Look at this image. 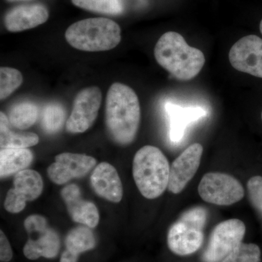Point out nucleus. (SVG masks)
<instances>
[{
	"mask_svg": "<svg viewBox=\"0 0 262 262\" xmlns=\"http://www.w3.org/2000/svg\"><path fill=\"white\" fill-rule=\"evenodd\" d=\"M141 120L139 98L130 87L115 82L106 95V124L112 138L121 145L135 139Z\"/></svg>",
	"mask_w": 262,
	"mask_h": 262,
	"instance_id": "obj_1",
	"label": "nucleus"
},
{
	"mask_svg": "<svg viewBox=\"0 0 262 262\" xmlns=\"http://www.w3.org/2000/svg\"><path fill=\"white\" fill-rule=\"evenodd\" d=\"M157 62L170 75L180 81H189L196 77L206 63L204 53L189 46L182 34L165 33L155 45Z\"/></svg>",
	"mask_w": 262,
	"mask_h": 262,
	"instance_id": "obj_2",
	"label": "nucleus"
},
{
	"mask_svg": "<svg viewBox=\"0 0 262 262\" xmlns=\"http://www.w3.org/2000/svg\"><path fill=\"white\" fill-rule=\"evenodd\" d=\"M170 165L163 151L154 146H144L134 156L133 175L141 194L155 199L168 186Z\"/></svg>",
	"mask_w": 262,
	"mask_h": 262,
	"instance_id": "obj_3",
	"label": "nucleus"
},
{
	"mask_svg": "<svg viewBox=\"0 0 262 262\" xmlns=\"http://www.w3.org/2000/svg\"><path fill=\"white\" fill-rule=\"evenodd\" d=\"M65 37L67 42L76 49L106 51L118 46L121 41V29L111 19H84L72 24L66 31Z\"/></svg>",
	"mask_w": 262,
	"mask_h": 262,
	"instance_id": "obj_4",
	"label": "nucleus"
},
{
	"mask_svg": "<svg viewBox=\"0 0 262 262\" xmlns=\"http://www.w3.org/2000/svg\"><path fill=\"white\" fill-rule=\"evenodd\" d=\"M207 219L208 212L203 207H194L184 212L169 229L168 245L170 251L179 256L196 252L203 244Z\"/></svg>",
	"mask_w": 262,
	"mask_h": 262,
	"instance_id": "obj_5",
	"label": "nucleus"
},
{
	"mask_svg": "<svg viewBox=\"0 0 262 262\" xmlns=\"http://www.w3.org/2000/svg\"><path fill=\"white\" fill-rule=\"evenodd\" d=\"M198 193L203 201L216 206H230L245 195L244 187L237 179L220 172L206 173L198 186Z\"/></svg>",
	"mask_w": 262,
	"mask_h": 262,
	"instance_id": "obj_6",
	"label": "nucleus"
},
{
	"mask_svg": "<svg viewBox=\"0 0 262 262\" xmlns=\"http://www.w3.org/2000/svg\"><path fill=\"white\" fill-rule=\"evenodd\" d=\"M246 225L237 219L224 221L212 232L209 243L203 255V261L217 262L224 258L242 243Z\"/></svg>",
	"mask_w": 262,
	"mask_h": 262,
	"instance_id": "obj_7",
	"label": "nucleus"
},
{
	"mask_svg": "<svg viewBox=\"0 0 262 262\" xmlns=\"http://www.w3.org/2000/svg\"><path fill=\"white\" fill-rule=\"evenodd\" d=\"M101 91L99 88H86L77 94L73 110L67 122V130L71 134H81L94 124L101 106Z\"/></svg>",
	"mask_w": 262,
	"mask_h": 262,
	"instance_id": "obj_8",
	"label": "nucleus"
},
{
	"mask_svg": "<svg viewBox=\"0 0 262 262\" xmlns=\"http://www.w3.org/2000/svg\"><path fill=\"white\" fill-rule=\"evenodd\" d=\"M230 64L236 70L262 78V39L250 34L239 39L229 53Z\"/></svg>",
	"mask_w": 262,
	"mask_h": 262,
	"instance_id": "obj_9",
	"label": "nucleus"
},
{
	"mask_svg": "<svg viewBox=\"0 0 262 262\" xmlns=\"http://www.w3.org/2000/svg\"><path fill=\"white\" fill-rule=\"evenodd\" d=\"M203 148L199 143L188 146L179 155L170 169L168 190L173 194L182 192L192 180L201 165Z\"/></svg>",
	"mask_w": 262,
	"mask_h": 262,
	"instance_id": "obj_10",
	"label": "nucleus"
},
{
	"mask_svg": "<svg viewBox=\"0 0 262 262\" xmlns=\"http://www.w3.org/2000/svg\"><path fill=\"white\" fill-rule=\"evenodd\" d=\"M96 164L93 157L75 153L57 155L55 163L48 168V177L57 184H65L71 179L84 177Z\"/></svg>",
	"mask_w": 262,
	"mask_h": 262,
	"instance_id": "obj_11",
	"label": "nucleus"
},
{
	"mask_svg": "<svg viewBox=\"0 0 262 262\" xmlns=\"http://www.w3.org/2000/svg\"><path fill=\"white\" fill-rule=\"evenodd\" d=\"M61 194L72 220L90 228L98 225L99 213L97 208L91 202L82 199L80 188L76 184L67 186L62 189Z\"/></svg>",
	"mask_w": 262,
	"mask_h": 262,
	"instance_id": "obj_12",
	"label": "nucleus"
},
{
	"mask_svg": "<svg viewBox=\"0 0 262 262\" xmlns=\"http://www.w3.org/2000/svg\"><path fill=\"white\" fill-rule=\"evenodd\" d=\"M91 182L98 196L113 203L121 201L123 195L121 180L111 164L101 163L98 165L91 175Z\"/></svg>",
	"mask_w": 262,
	"mask_h": 262,
	"instance_id": "obj_13",
	"label": "nucleus"
},
{
	"mask_svg": "<svg viewBox=\"0 0 262 262\" xmlns=\"http://www.w3.org/2000/svg\"><path fill=\"white\" fill-rule=\"evenodd\" d=\"M48 17V10L44 5H21L7 13L5 26L9 32H22L44 24L47 21Z\"/></svg>",
	"mask_w": 262,
	"mask_h": 262,
	"instance_id": "obj_14",
	"label": "nucleus"
},
{
	"mask_svg": "<svg viewBox=\"0 0 262 262\" xmlns=\"http://www.w3.org/2000/svg\"><path fill=\"white\" fill-rule=\"evenodd\" d=\"M170 120V136L173 142L182 140L188 125L206 115L201 107H182L175 103L165 105Z\"/></svg>",
	"mask_w": 262,
	"mask_h": 262,
	"instance_id": "obj_15",
	"label": "nucleus"
},
{
	"mask_svg": "<svg viewBox=\"0 0 262 262\" xmlns=\"http://www.w3.org/2000/svg\"><path fill=\"white\" fill-rule=\"evenodd\" d=\"M60 250V239L53 229L48 228L39 233L37 239H29L24 248V256L28 259L37 260L40 257H56Z\"/></svg>",
	"mask_w": 262,
	"mask_h": 262,
	"instance_id": "obj_16",
	"label": "nucleus"
},
{
	"mask_svg": "<svg viewBox=\"0 0 262 262\" xmlns=\"http://www.w3.org/2000/svg\"><path fill=\"white\" fill-rule=\"evenodd\" d=\"M33 155L25 148H8L0 151V177H9L24 170L32 163Z\"/></svg>",
	"mask_w": 262,
	"mask_h": 262,
	"instance_id": "obj_17",
	"label": "nucleus"
},
{
	"mask_svg": "<svg viewBox=\"0 0 262 262\" xmlns=\"http://www.w3.org/2000/svg\"><path fill=\"white\" fill-rule=\"evenodd\" d=\"M10 122L5 113H0V145L2 149L25 148L39 143V136L34 133H16L10 129Z\"/></svg>",
	"mask_w": 262,
	"mask_h": 262,
	"instance_id": "obj_18",
	"label": "nucleus"
},
{
	"mask_svg": "<svg viewBox=\"0 0 262 262\" xmlns=\"http://www.w3.org/2000/svg\"><path fill=\"white\" fill-rule=\"evenodd\" d=\"M13 185L27 201L37 199L43 190L42 177L35 170L29 169H24L15 174Z\"/></svg>",
	"mask_w": 262,
	"mask_h": 262,
	"instance_id": "obj_19",
	"label": "nucleus"
},
{
	"mask_svg": "<svg viewBox=\"0 0 262 262\" xmlns=\"http://www.w3.org/2000/svg\"><path fill=\"white\" fill-rule=\"evenodd\" d=\"M65 245L67 250L79 256L80 253L94 248L96 238L89 227H77L72 229L67 234Z\"/></svg>",
	"mask_w": 262,
	"mask_h": 262,
	"instance_id": "obj_20",
	"label": "nucleus"
},
{
	"mask_svg": "<svg viewBox=\"0 0 262 262\" xmlns=\"http://www.w3.org/2000/svg\"><path fill=\"white\" fill-rule=\"evenodd\" d=\"M39 110L34 103L22 102L18 103L10 111V124L16 128L24 130L32 126L37 122Z\"/></svg>",
	"mask_w": 262,
	"mask_h": 262,
	"instance_id": "obj_21",
	"label": "nucleus"
},
{
	"mask_svg": "<svg viewBox=\"0 0 262 262\" xmlns=\"http://www.w3.org/2000/svg\"><path fill=\"white\" fill-rule=\"evenodd\" d=\"M72 3L82 9L104 14L118 15L123 10L121 0H72Z\"/></svg>",
	"mask_w": 262,
	"mask_h": 262,
	"instance_id": "obj_22",
	"label": "nucleus"
},
{
	"mask_svg": "<svg viewBox=\"0 0 262 262\" xmlns=\"http://www.w3.org/2000/svg\"><path fill=\"white\" fill-rule=\"evenodd\" d=\"M23 76L16 69L1 67L0 69V99H5L21 85Z\"/></svg>",
	"mask_w": 262,
	"mask_h": 262,
	"instance_id": "obj_23",
	"label": "nucleus"
},
{
	"mask_svg": "<svg viewBox=\"0 0 262 262\" xmlns=\"http://www.w3.org/2000/svg\"><path fill=\"white\" fill-rule=\"evenodd\" d=\"M64 120V110L58 103H50L43 110V128L49 134L59 130L63 126Z\"/></svg>",
	"mask_w": 262,
	"mask_h": 262,
	"instance_id": "obj_24",
	"label": "nucleus"
},
{
	"mask_svg": "<svg viewBox=\"0 0 262 262\" xmlns=\"http://www.w3.org/2000/svg\"><path fill=\"white\" fill-rule=\"evenodd\" d=\"M260 258L261 251L257 245L241 243L222 262H259Z\"/></svg>",
	"mask_w": 262,
	"mask_h": 262,
	"instance_id": "obj_25",
	"label": "nucleus"
},
{
	"mask_svg": "<svg viewBox=\"0 0 262 262\" xmlns=\"http://www.w3.org/2000/svg\"><path fill=\"white\" fill-rule=\"evenodd\" d=\"M247 188L251 204L262 215V177H251L248 180Z\"/></svg>",
	"mask_w": 262,
	"mask_h": 262,
	"instance_id": "obj_26",
	"label": "nucleus"
},
{
	"mask_svg": "<svg viewBox=\"0 0 262 262\" xmlns=\"http://www.w3.org/2000/svg\"><path fill=\"white\" fill-rule=\"evenodd\" d=\"M27 199L15 188L10 189L5 201V208L8 212L17 213L23 211L27 204Z\"/></svg>",
	"mask_w": 262,
	"mask_h": 262,
	"instance_id": "obj_27",
	"label": "nucleus"
},
{
	"mask_svg": "<svg viewBox=\"0 0 262 262\" xmlns=\"http://www.w3.org/2000/svg\"><path fill=\"white\" fill-rule=\"evenodd\" d=\"M24 226H25L26 230L29 233H34V232L42 233L48 229L46 219L39 215H29L24 222Z\"/></svg>",
	"mask_w": 262,
	"mask_h": 262,
	"instance_id": "obj_28",
	"label": "nucleus"
},
{
	"mask_svg": "<svg viewBox=\"0 0 262 262\" xmlns=\"http://www.w3.org/2000/svg\"><path fill=\"white\" fill-rule=\"evenodd\" d=\"M13 258V251L9 241L3 231L0 232V260L8 262Z\"/></svg>",
	"mask_w": 262,
	"mask_h": 262,
	"instance_id": "obj_29",
	"label": "nucleus"
},
{
	"mask_svg": "<svg viewBox=\"0 0 262 262\" xmlns=\"http://www.w3.org/2000/svg\"><path fill=\"white\" fill-rule=\"evenodd\" d=\"M78 255L71 252L69 250H66L64 252L62 253L60 262H77L78 260Z\"/></svg>",
	"mask_w": 262,
	"mask_h": 262,
	"instance_id": "obj_30",
	"label": "nucleus"
},
{
	"mask_svg": "<svg viewBox=\"0 0 262 262\" xmlns=\"http://www.w3.org/2000/svg\"><path fill=\"white\" fill-rule=\"evenodd\" d=\"M8 2H10V3H17V2H27L31 1V0H7Z\"/></svg>",
	"mask_w": 262,
	"mask_h": 262,
	"instance_id": "obj_31",
	"label": "nucleus"
},
{
	"mask_svg": "<svg viewBox=\"0 0 262 262\" xmlns=\"http://www.w3.org/2000/svg\"><path fill=\"white\" fill-rule=\"evenodd\" d=\"M259 29H260V32H261V34H262V20H261V22H260Z\"/></svg>",
	"mask_w": 262,
	"mask_h": 262,
	"instance_id": "obj_32",
	"label": "nucleus"
},
{
	"mask_svg": "<svg viewBox=\"0 0 262 262\" xmlns=\"http://www.w3.org/2000/svg\"><path fill=\"white\" fill-rule=\"evenodd\" d=\"M261 120H262V113H261Z\"/></svg>",
	"mask_w": 262,
	"mask_h": 262,
	"instance_id": "obj_33",
	"label": "nucleus"
}]
</instances>
